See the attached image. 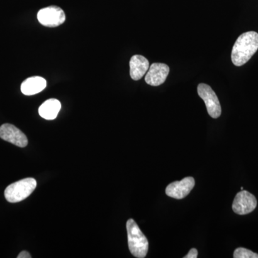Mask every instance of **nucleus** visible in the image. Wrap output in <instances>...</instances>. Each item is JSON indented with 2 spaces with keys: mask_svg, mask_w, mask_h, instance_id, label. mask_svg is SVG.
<instances>
[{
  "mask_svg": "<svg viewBox=\"0 0 258 258\" xmlns=\"http://www.w3.org/2000/svg\"><path fill=\"white\" fill-rule=\"evenodd\" d=\"M169 74V67L164 63H153L145 76V81L152 86L163 84Z\"/></svg>",
  "mask_w": 258,
  "mask_h": 258,
  "instance_id": "1a4fd4ad",
  "label": "nucleus"
},
{
  "mask_svg": "<svg viewBox=\"0 0 258 258\" xmlns=\"http://www.w3.org/2000/svg\"><path fill=\"white\" fill-rule=\"evenodd\" d=\"M198 92L206 105L209 115L213 118H219L221 115L222 108L215 91L208 84L200 83L198 87Z\"/></svg>",
  "mask_w": 258,
  "mask_h": 258,
  "instance_id": "20e7f679",
  "label": "nucleus"
},
{
  "mask_svg": "<svg viewBox=\"0 0 258 258\" xmlns=\"http://www.w3.org/2000/svg\"><path fill=\"white\" fill-rule=\"evenodd\" d=\"M257 200L255 197L247 191L242 190L236 195L232 210L237 215H244L254 211L257 207Z\"/></svg>",
  "mask_w": 258,
  "mask_h": 258,
  "instance_id": "423d86ee",
  "label": "nucleus"
},
{
  "mask_svg": "<svg viewBox=\"0 0 258 258\" xmlns=\"http://www.w3.org/2000/svg\"><path fill=\"white\" fill-rule=\"evenodd\" d=\"M37 20L43 26L55 28L64 23L66 15L59 7L49 6L38 12Z\"/></svg>",
  "mask_w": 258,
  "mask_h": 258,
  "instance_id": "39448f33",
  "label": "nucleus"
},
{
  "mask_svg": "<svg viewBox=\"0 0 258 258\" xmlns=\"http://www.w3.org/2000/svg\"><path fill=\"white\" fill-rule=\"evenodd\" d=\"M37 186L36 180L26 178L9 185L5 191V197L10 203H20L29 196Z\"/></svg>",
  "mask_w": 258,
  "mask_h": 258,
  "instance_id": "7ed1b4c3",
  "label": "nucleus"
},
{
  "mask_svg": "<svg viewBox=\"0 0 258 258\" xmlns=\"http://www.w3.org/2000/svg\"><path fill=\"white\" fill-rule=\"evenodd\" d=\"M198 255V249L192 248L190 249L189 253L184 256V258H197Z\"/></svg>",
  "mask_w": 258,
  "mask_h": 258,
  "instance_id": "4468645a",
  "label": "nucleus"
},
{
  "mask_svg": "<svg viewBox=\"0 0 258 258\" xmlns=\"http://www.w3.org/2000/svg\"><path fill=\"white\" fill-rule=\"evenodd\" d=\"M31 257V255L27 251H23V252H20L18 256V258H30Z\"/></svg>",
  "mask_w": 258,
  "mask_h": 258,
  "instance_id": "2eb2a0df",
  "label": "nucleus"
},
{
  "mask_svg": "<svg viewBox=\"0 0 258 258\" xmlns=\"http://www.w3.org/2000/svg\"><path fill=\"white\" fill-rule=\"evenodd\" d=\"M258 50V33L254 31L244 32L239 36L232 47V62L235 66H242L248 62Z\"/></svg>",
  "mask_w": 258,
  "mask_h": 258,
  "instance_id": "f257e3e1",
  "label": "nucleus"
},
{
  "mask_svg": "<svg viewBox=\"0 0 258 258\" xmlns=\"http://www.w3.org/2000/svg\"><path fill=\"white\" fill-rule=\"evenodd\" d=\"M195 185V179L191 176H188L181 181H174L168 185L166 186V194L170 198L181 200L189 195Z\"/></svg>",
  "mask_w": 258,
  "mask_h": 258,
  "instance_id": "6e6552de",
  "label": "nucleus"
},
{
  "mask_svg": "<svg viewBox=\"0 0 258 258\" xmlns=\"http://www.w3.org/2000/svg\"><path fill=\"white\" fill-rule=\"evenodd\" d=\"M61 103L58 100L50 98L44 102L39 108V114L46 120H53L60 111Z\"/></svg>",
  "mask_w": 258,
  "mask_h": 258,
  "instance_id": "f8f14e48",
  "label": "nucleus"
},
{
  "mask_svg": "<svg viewBox=\"0 0 258 258\" xmlns=\"http://www.w3.org/2000/svg\"><path fill=\"white\" fill-rule=\"evenodd\" d=\"M129 66L131 78L134 81H139L142 79L149 71V62L144 56L136 55L131 58Z\"/></svg>",
  "mask_w": 258,
  "mask_h": 258,
  "instance_id": "9d476101",
  "label": "nucleus"
},
{
  "mask_svg": "<svg viewBox=\"0 0 258 258\" xmlns=\"http://www.w3.org/2000/svg\"><path fill=\"white\" fill-rule=\"evenodd\" d=\"M0 138L18 147H25L28 144L25 134L10 123H5L0 126Z\"/></svg>",
  "mask_w": 258,
  "mask_h": 258,
  "instance_id": "0eeeda50",
  "label": "nucleus"
},
{
  "mask_svg": "<svg viewBox=\"0 0 258 258\" xmlns=\"http://www.w3.org/2000/svg\"><path fill=\"white\" fill-rule=\"evenodd\" d=\"M46 86L45 79L40 76H33L23 81L21 85V91L25 96H32L42 92Z\"/></svg>",
  "mask_w": 258,
  "mask_h": 258,
  "instance_id": "9b49d317",
  "label": "nucleus"
},
{
  "mask_svg": "<svg viewBox=\"0 0 258 258\" xmlns=\"http://www.w3.org/2000/svg\"><path fill=\"white\" fill-rule=\"evenodd\" d=\"M234 258H258V254L254 253L249 249L239 247L234 252Z\"/></svg>",
  "mask_w": 258,
  "mask_h": 258,
  "instance_id": "ddd939ff",
  "label": "nucleus"
},
{
  "mask_svg": "<svg viewBox=\"0 0 258 258\" xmlns=\"http://www.w3.org/2000/svg\"><path fill=\"white\" fill-rule=\"evenodd\" d=\"M128 248L134 257L144 258L149 250V242L133 219L126 223Z\"/></svg>",
  "mask_w": 258,
  "mask_h": 258,
  "instance_id": "f03ea898",
  "label": "nucleus"
}]
</instances>
